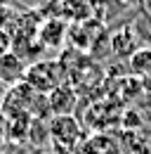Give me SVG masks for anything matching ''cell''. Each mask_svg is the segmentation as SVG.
Here are the masks:
<instances>
[{
  "instance_id": "obj_8",
  "label": "cell",
  "mask_w": 151,
  "mask_h": 154,
  "mask_svg": "<svg viewBox=\"0 0 151 154\" xmlns=\"http://www.w3.org/2000/svg\"><path fill=\"white\" fill-rule=\"evenodd\" d=\"M14 17H17V12H14L7 2L0 0V29H10V24L14 21Z\"/></svg>"
},
{
  "instance_id": "obj_6",
  "label": "cell",
  "mask_w": 151,
  "mask_h": 154,
  "mask_svg": "<svg viewBox=\"0 0 151 154\" xmlns=\"http://www.w3.org/2000/svg\"><path fill=\"white\" fill-rule=\"evenodd\" d=\"M47 102H50V112L55 116L71 114L73 112V104H76V90L61 83V85H57L55 90L47 95Z\"/></svg>"
},
{
  "instance_id": "obj_4",
  "label": "cell",
  "mask_w": 151,
  "mask_h": 154,
  "mask_svg": "<svg viewBox=\"0 0 151 154\" xmlns=\"http://www.w3.org/2000/svg\"><path fill=\"white\" fill-rule=\"evenodd\" d=\"M109 43H111V50L116 57H128V59L132 57V52L137 48H142L137 40V31L132 26H120L118 31H113Z\"/></svg>"
},
{
  "instance_id": "obj_7",
  "label": "cell",
  "mask_w": 151,
  "mask_h": 154,
  "mask_svg": "<svg viewBox=\"0 0 151 154\" xmlns=\"http://www.w3.org/2000/svg\"><path fill=\"white\" fill-rule=\"evenodd\" d=\"M130 62V71L137 78H151V45H142L132 52Z\"/></svg>"
},
{
  "instance_id": "obj_9",
  "label": "cell",
  "mask_w": 151,
  "mask_h": 154,
  "mask_svg": "<svg viewBox=\"0 0 151 154\" xmlns=\"http://www.w3.org/2000/svg\"><path fill=\"white\" fill-rule=\"evenodd\" d=\"M7 52H12V36L7 29H0V57Z\"/></svg>"
},
{
  "instance_id": "obj_2",
  "label": "cell",
  "mask_w": 151,
  "mask_h": 154,
  "mask_svg": "<svg viewBox=\"0 0 151 154\" xmlns=\"http://www.w3.org/2000/svg\"><path fill=\"white\" fill-rule=\"evenodd\" d=\"M47 133L57 145L69 147V145H76L80 140L83 131H80V123L73 119V114H59L47 121Z\"/></svg>"
},
{
  "instance_id": "obj_12",
  "label": "cell",
  "mask_w": 151,
  "mask_h": 154,
  "mask_svg": "<svg viewBox=\"0 0 151 154\" xmlns=\"http://www.w3.org/2000/svg\"><path fill=\"white\" fill-rule=\"evenodd\" d=\"M123 154H128V152H123Z\"/></svg>"
},
{
  "instance_id": "obj_1",
  "label": "cell",
  "mask_w": 151,
  "mask_h": 154,
  "mask_svg": "<svg viewBox=\"0 0 151 154\" xmlns=\"http://www.w3.org/2000/svg\"><path fill=\"white\" fill-rule=\"evenodd\" d=\"M24 81H26L36 93L50 95L57 85H61V69H59V62L38 59V62H33V64H28Z\"/></svg>"
},
{
  "instance_id": "obj_5",
  "label": "cell",
  "mask_w": 151,
  "mask_h": 154,
  "mask_svg": "<svg viewBox=\"0 0 151 154\" xmlns=\"http://www.w3.org/2000/svg\"><path fill=\"white\" fill-rule=\"evenodd\" d=\"M66 38V29H64V24L59 19H50V21H43L40 24V29H38V43L43 45V48H61V43Z\"/></svg>"
},
{
  "instance_id": "obj_3",
  "label": "cell",
  "mask_w": 151,
  "mask_h": 154,
  "mask_svg": "<svg viewBox=\"0 0 151 154\" xmlns=\"http://www.w3.org/2000/svg\"><path fill=\"white\" fill-rule=\"evenodd\" d=\"M26 69H28V64H26L24 57H21L19 52H14V50L0 57V81H2L7 88L21 83L24 76H26Z\"/></svg>"
},
{
  "instance_id": "obj_11",
  "label": "cell",
  "mask_w": 151,
  "mask_h": 154,
  "mask_svg": "<svg viewBox=\"0 0 151 154\" xmlns=\"http://www.w3.org/2000/svg\"><path fill=\"white\" fill-rule=\"evenodd\" d=\"M2 140H5V133H2V128H0V145H2Z\"/></svg>"
},
{
  "instance_id": "obj_10",
  "label": "cell",
  "mask_w": 151,
  "mask_h": 154,
  "mask_svg": "<svg viewBox=\"0 0 151 154\" xmlns=\"http://www.w3.org/2000/svg\"><path fill=\"white\" fill-rule=\"evenodd\" d=\"M7 90H10V88H7V85L0 81V107H2V102H5V95H7Z\"/></svg>"
}]
</instances>
